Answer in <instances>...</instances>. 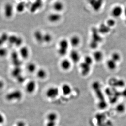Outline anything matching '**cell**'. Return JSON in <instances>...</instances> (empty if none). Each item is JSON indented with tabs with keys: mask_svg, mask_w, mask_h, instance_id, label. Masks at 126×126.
<instances>
[{
	"mask_svg": "<svg viewBox=\"0 0 126 126\" xmlns=\"http://www.w3.org/2000/svg\"><path fill=\"white\" fill-rule=\"evenodd\" d=\"M70 45L69 41L66 39H63L60 41L57 53L59 56H64L68 53Z\"/></svg>",
	"mask_w": 126,
	"mask_h": 126,
	"instance_id": "cell-1",
	"label": "cell"
},
{
	"mask_svg": "<svg viewBox=\"0 0 126 126\" xmlns=\"http://www.w3.org/2000/svg\"><path fill=\"white\" fill-rule=\"evenodd\" d=\"M22 92L19 90H15L7 94L6 98L9 101H19L23 97Z\"/></svg>",
	"mask_w": 126,
	"mask_h": 126,
	"instance_id": "cell-2",
	"label": "cell"
},
{
	"mask_svg": "<svg viewBox=\"0 0 126 126\" xmlns=\"http://www.w3.org/2000/svg\"><path fill=\"white\" fill-rule=\"evenodd\" d=\"M59 93V89L58 87H51L46 90V96L49 99H53L58 96Z\"/></svg>",
	"mask_w": 126,
	"mask_h": 126,
	"instance_id": "cell-3",
	"label": "cell"
},
{
	"mask_svg": "<svg viewBox=\"0 0 126 126\" xmlns=\"http://www.w3.org/2000/svg\"><path fill=\"white\" fill-rule=\"evenodd\" d=\"M88 2L93 10L97 12L102 9L104 0H88Z\"/></svg>",
	"mask_w": 126,
	"mask_h": 126,
	"instance_id": "cell-4",
	"label": "cell"
},
{
	"mask_svg": "<svg viewBox=\"0 0 126 126\" xmlns=\"http://www.w3.org/2000/svg\"><path fill=\"white\" fill-rule=\"evenodd\" d=\"M14 8L13 5L10 2L6 3L4 7V13L6 18L10 19L14 15Z\"/></svg>",
	"mask_w": 126,
	"mask_h": 126,
	"instance_id": "cell-5",
	"label": "cell"
},
{
	"mask_svg": "<svg viewBox=\"0 0 126 126\" xmlns=\"http://www.w3.org/2000/svg\"><path fill=\"white\" fill-rule=\"evenodd\" d=\"M92 65L83 61L80 64V69L82 75L87 76L89 74L91 70Z\"/></svg>",
	"mask_w": 126,
	"mask_h": 126,
	"instance_id": "cell-6",
	"label": "cell"
},
{
	"mask_svg": "<svg viewBox=\"0 0 126 126\" xmlns=\"http://www.w3.org/2000/svg\"><path fill=\"white\" fill-rule=\"evenodd\" d=\"M124 9H123L120 5H116L112 9L111 14L112 16L114 18H120L123 15Z\"/></svg>",
	"mask_w": 126,
	"mask_h": 126,
	"instance_id": "cell-7",
	"label": "cell"
},
{
	"mask_svg": "<svg viewBox=\"0 0 126 126\" xmlns=\"http://www.w3.org/2000/svg\"><path fill=\"white\" fill-rule=\"evenodd\" d=\"M69 59L74 63H77L80 61L81 56L78 51L73 49L70 51L69 54Z\"/></svg>",
	"mask_w": 126,
	"mask_h": 126,
	"instance_id": "cell-8",
	"label": "cell"
},
{
	"mask_svg": "<svg viewBox=\"0 0 126 126\" xmlns=\"http://www.w3.org/2000/svg\"><path fill=\"white\" fill-rule=\"evenodd\" d=\"M48 20L50 23H58L61 20L62 16L60 13L54 12L50 13L48 16Z\"/></svg>",
	"mask_w": 126,
	"mask_h": 126,
	"instance_id": "cell-9",
	"label": "cell"
},
{
	"mask_svg": "<svg viewBox=\"0 0 126 126\" xmlns=\"http://www.w3.org/2000/svg\"><path fill=\"white\" fill-rule=\"evenodd\" d=\"M36 84L35 81L33 80H30L26 84L25 86L26 91L28 93H33L36 90Z\"/></svg>",
	"mask_w": 126,
	"mask_h": 126,
	"instance_id": "cell-10",
	"label": "cell"
},
{
	"mask_svg": "<svg viewBox=\"0 0 126 126\" xmlns=\"http://www.w3.org/2000/svg\"><path fill=\"white\" fill-rule=\"evenodd\" d=\"M72 64V62L69 59L65 58L60 62V67L64 71H68L71 68Z\"/></svg>",
	"mask_w": 126,
	"mask_h": 126,
	"instance_id": "cell-11",
	"label": "cell"
},
{
	"mask_svg": "<svg viewBox=\"0 0 126 126\" xmlns=\"http://www.w3.org/2000/svg\"><path fill=\"white\" fill-rule=\"evenodd\" d=\"M52 7L54 12L60 13L64 9V4L61 1H56L53 3Z\"/></svg>",
	"mask_w": 126,
	"mask_h": 126,
	"instance_id": "cell-12",
	"label": "cell"
},
{
	"mask_svg": "<svg viewBox=\"0 0 126 126\" xmlns=\"http://www.w3.org/2000/svg\"><path fill=\"white\" fill-rule=\"evenodd\" d=\"M69 41L70 46L74 48L78 47L81 43V39L80 37L78 35H76L71 37Z\"/></svg>",
	"mask_w": 126,
	"mask_h": 126,
	"instance_id": "cell-13",
	"label": "cell"
},
{
	"mask_svg": "<svg viewBox=\"0 0 126 126\" xmlns=\"http://www.w3.org/2000/svg\"><path fill=\"white\" fill-rule=\"evenodd\" d=\"M92 56L94 60L96 63H100L104 58L103 52L100 50H96L93 53Z\"/></svg>",
	"mask_w": 126,
	"mask_h": 126,
	"instance_id": "cell-14",
	"label": "cell"
},
{
	"mask_svg": "<svg viewBox=\"0 0 126 126\" xmlns=\"http://www.w3.org/2000/svg\"><path fill=\"white\" fill-rule=\"evenodd\" d=\"M19 53L20 56L23 59H27L30 55V51L29 48L26 46L21 47L20 49Z\"/></svg>",
	"mask_w": 126,
	"mask_h": 126,
	"instance_id": "cell-15",
	"label": "cell"
},
{
	"mask_svg": "<svg viewBox=\"0 0 126 126\" xmlns=\"http://www.w3.org/2000/svg\"><path fill=\"white\" fill-rule=\"evenodd\" d=\"M44 34L42 32L39 30H37L34 32V38L37 43L40 44L44 43V41H43Z\"/></svg>",
	"mask_w": 126,
	"mask_h": 126,
	"instance_id": "cell-16",
	"label": "cell"
},
{
	"mask_svg": "<svg viewBox=\"0 0 126 126\" xmlns=\"http://www.w3.org/2000/svg\"><path fill=\"white\" fill-rule=\"evenodd\" d=\"M118 63L111 59H109L106 63V66L109 70L113 71L116 69L118 67Z\"/></svg>",
	"mask_w": 126,
	"mask_h": 126,
	"instance_id": "cell-17",
	"label": "cell"
},
{
	"mask_svg": "<svg viewBox=\"0 0 126 126\" xmlns=\"http://www.w3.org/2000/svg\"><path fill=\"white\" fill-rule=\"evenodd\" d=\"M61 90L63 95L68 96L72 93V88L68 84L64 83L62 85Z\"/></svg>",
	"mask_w": 126,
	"mask_h": 126,
	"instance_id": "cell-18",
	"label": "cell"
},
{
	"mask_svg": "<svg viewBox=\"0 0 126 126\" xmlns=\"http://www.w3.org/2000/svg\"><path fill=\"white\" fill-rule=\"evenodd\" d=\"M97 29L101 34H106L110 32L111 28L108 26L106 24H102Z\"/></svg>",
	"mask_w": 126,
	"mask_h": 126,
	"instance_id": "cell-19",
	"label": "cell"
},
{
	"mask_svg": "<svg viewBox=\"0 0 126 126\" xmlns=\"http://www.w3.org/2000/svg\"><path fill=\"white\" fill-rule=\"evenodd\" d=\"M58 118V114L54 112L49 113L46 116V121L56 122Z\"/></svg>",
	"mask_w": 126,
	"mask_h": 126,
	"instance_id": "cell-20",
	"label": "cell"
},
{
	"mask_svg": "<svg viewBox=\"0 0 126 126\" xmlns=\"http://www.w3.org/2000/svg\"><path fill=\"white\" fill-rule=\"evenodd\" d=\"M36 76L39 79H45L47 76L46 70L43 68H40L36 71Z\"/></svg>",
	"mask_w": 126,
	"mask_h": 126,
	"instance_id": "cell-21",
	"label": "cell"
},
{
	"mask_svg": "<svg viewBox=\"0 0 126 126\" xmlns=\"http://www.w3.org/2000/svg\"><path fill=\"white\" fill-rule=\"evenodd\" d=\"M22 70L20 67H15L11 72V75L14 78L16 79L21 75Z\"/></svg>",
	"mask_w": 126,
	"mask_h": 126,
	"instance_id": "cell-22",
	"label": "cell"
},
{
	"mask_svg": "<svg viewBox=\"0 0 126 126\" xmlns=\"http://www.w3.org/2000/svg\"><path fill=\"white\" fill-rule=\"evenodd\" d=\"M27 71L29 73H33L36 70V65L35 63H31L28 64L26 67Z\"/></svg>",
	"mask_w": 126,
	"mask_h": 126,
	"instance_id": "cell-23",
	"label": "cell"
},
{
	"mask_svg": "<svg viewBox=\"0 0 126 126\" xmlns=\"http://www.w3.org/2000/svg\"><path fill=\"white\" fill-rule=\"evenodd\" d=\"M110 58L118 63L121 60V54L118 52H113Z\"/></svg>",
	"mask_w": 126,
	"mask_h": 126,
	"instance_id": "cell-24",
	"label": "cell"
},
{
	"mask_svg": "<svg viewBox=\"0 0 126 126\" xmlns=\"http://www.w3.org/2000/svg\"><path fill=\"white\" fill-rule=\"evenodd\" d=\"M53 39L52 35L49 33H45L44 34L43 41L44 43H49L51 42Z\"/></svg>",
	"mask_w": 126,
	"mask_h": 126,
	"instance_id": "cell-25",
	"label": "cell"
},
{
	"mask_svg": "<svg viewBox=\"0 0 126 126\" xmlns=\"http://www.w3.org/2000/svg\"><path fill=\"white\" fill-rule=\"evenodd\" d=\"M126 106L123 103H119L116 107V110L118 113H123L126 110Z\"/></svg>",
	"mask_w": 126,
	"mask_h": 126,
	"instance_id": "cell-26",
	"label": "cell"
},
{
	"mask_svg": "<svg viewBox=\"0 0 126 126\" xmlns=\"http://www.w3.org/2000/svg\"><path fill=\"white\" fill-rule=\"evenodd\" d=\"M9 35L6 33H3L1 34L0 36V45L4 44L6 42H8Z\"/></svg>",
	"mask_w": 126,
	"mask_h": 126,
	"instance_id": "cell-27",
	"label": "cell"
},
{
	"mask_svg": "<svg viewBox=\"0 0 126 126\" xmlns=\"http://www.w3.org/2000/svg\"><path fill=\"white\" fill-rule=\"evenodd\" d=\"M18 37V36L16 35H9L8 42L11 44L14 45H15Z\"/></svg>",
	"mask_w": 126,
	"mask_h": 126,
	"instance_id": "cell-28",
	"label": "cell"
},
{
	"mask_svg": "<svg viewBox=\"0 0 126 126\" xmlns=\"http://www.w3.org/2000/svg\"><path fill=\"white\" fill-rule=\"evenodd\" d=\"M106 24L109 27L111 28L116 25V21L114 19H109L107 20Z\"/></svg>",
	"mask_w": 126,
	"mask_h": 126,
	"instance_id": "cell-29",
	"label": "cell"
},
{
	"mask_svg": "<svg viewBox=\"0 0 126 126\" xmlns=\"http://www.w3.org/2000/svg\"><path fill=\"white\" fill-rule=\"evenodd\" d=\"M25 9V6L23 2H20L16 6V10L19 13H21L24 11Z\"/></svg>",
	"mask_w": 126,
	"mask_h": 126,
	"instance_id": "cell-30",
	"label": "cell"
},
{
	"mask_svg": "<svg viewBox=\"0 0 126 126\" xmlns=\"http://www.w3.org/2000/svg\"><path fill=\"white\" fill-rule=\"evenodd\" d=\"M23 42V40L22 38L20 36H18V38H17L15 45L17 47H19L22 45Z\"/></svg>",
	"mask_w": 126,
	"mask_h": 126,
	"instance_id": "cell-31",
	"label": "cell"
},
{
	"mask_svg": "<svg viewBox=\"0 0 126 126\" xmlns=\"http://www.w3.org/2000/svg\"><path fill=\"white\" fill-rule=\"evenodd\" d=\"M7 50L4 48H1L0 50V55L1 57L6 56L7 54Z\"/></svg>",
	"mask_w": 126,
	"mask_h": 126,
	"instance_id": "cell-32",
	"label": "cell"
},
{
	"mask_svg": "<svg viewBox=\"0 0 126 126\" xmlns=\"http://www.w3.org/2000/svg\"><path fill=\"white\" fill-rule=\"evenodd\" d=\"M16 79L17 81L20 83H23L25 81V77H23L22 75H21L18 78H16Z\"/></svg>",
	"mask_w": 126,
	"mask_h": 126,
	"instance_id": "cell-33",
	"label": "cell"
},
{
	"mask_svg": "<svg viewBox=\"0 0 126 126\" xmlns=\"http://www.w3.org/2000/svg\"><path fill=\"white\" fill-rule=\"evenodd\" d=\"M56 122L46 121V126H56Z\"/></svg>",
	"mask_w": 126,
	"mask_h": 126,
	"instance_id": "cell-34",
	"label": "cell"
},
{
	"mask_svg": "<svg viewBox=\"0 0 126 126\" xmlns=\"http://www.w3.org/2000/svg\"><path fill=\"white\" fill-rule=\"evenodd\" d=\"M16 126H26L25 123L23 121H19L16 124Z\"/></svg>",
	"mask_w": 126,
	"mask_h": 126,
	"instance_id": "cell-35",
	"label": "cell"
},
{
	"mask_svg": "<svg viewBox=\"0 0 126 126\" xmlns=\"http://www.w3.org/2000/svg\"><path fill=\"white\" fill-rule=\"evenodd\" d=\"M123 15H124L125 18H126V7L124 9V12H123Z\"/></svg>",
	"mask_w": 126,
	"mask_h": 126,
	"instance_id": "cell-36",
	"label": "cell"
},
{
	"mask_svg": "<svg viewBox=\"0 0 126 126\" xmlns=\"http://www.w3.org/2000/svg\"><path fill=\"white\" fill-rule=\"evenodd\" d=\"M124 23L126 25V18H125V20H124Z\"/></svg>",
	"mask_w": 126,
	"mask_h": 126,
	"instance_id": "cell-37",
	"label": "cell"
},
{
	"mask_svg": "<svg viewBox=\"0 0 126 126\" xmlns=\"http://www.w3.org/2000/svg\"><path fill=\"white\" fill-rule=\"evenodd\" d=\"M47 0V1H51V0Z\"/></svg>",
	"mask_w": 126,
	"mask_h": 126,
	"instance_id": "cell-38",
	"label": "cell"
},
{
	"mask_svg": "<svg viewBox=\"0 0 126 126\" xmlns=\"http://www.w3.org/2000/svg\"></svg>",
	"mask_w": 126,
	"mask_h": 126,
	"instance_id": "cell-39",
	"label": "cell"
}]
</instances>
